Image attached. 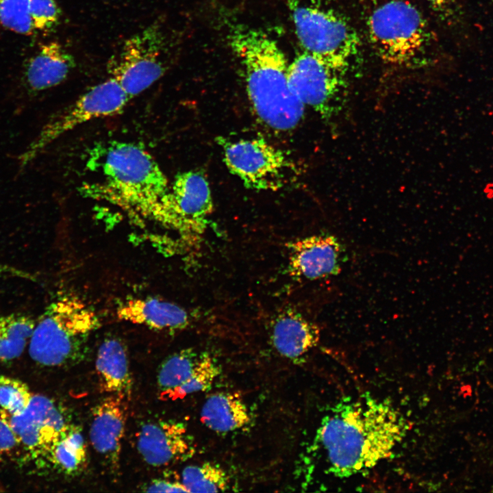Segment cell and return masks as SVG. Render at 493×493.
Listing matches in <instances>:
<instances>
[{
  "instance_id": "23",
  "label": "cell",
  "mask_w": 493,
  "mask_h": 493,
  "mask_svg": "<svg viewBox=\"0 0 493 493\" xmlns=\"http://www.w3.org/2000/svg\"><path fill=\"white\" fill-rule=\"evenodd\" d=\"M47 456L58 469L66 475L81 471L86 462V446L81 431L71 426Z\"/></svg>"
},
{
  "instance_id": "7",
  "label": "cell",
  "mask_w": 493,
  "mask_h": 493,
  "mask_svg": "<svg viewBox=\"0 0 493 493\" xmlns=\"http://www.w3.org/2000/svg\"><path fill=\"white\" fill-rule=\"evenodd\" d=\"M129 99L112 77L84 92L73 103L53 116L19 155L23 168L49 144L65 133L89 121L120 112Z\"/></svg>"
},
{
  "instance_id": "10",
  "label": "cell",
  "mask_w": 493,
  "mask_h": 493,
  "mask_svg": "<svg viewBox=\"0 0 493 493\" xmlns=\"http://www.w3.org/2000/svg\"><path fill=\"white\" fill-rule=\"evenodd\" d=\"M219 142L227 168L248 188L277 190L285 185L290 163L279 149L258 138Z\"/></svg>"
},
{
  "instance_id": "31",
  "label": "cell",
  "mask_w": 493,
  "mask_h": 493,
  "mask_svg": "<svg viewBox=\"0 0 493 493\" xmlns=\"http://www.w3.org/2000/svg\"><path fill=\"white\" fill-rule=\"evenodd\" d=\"M431 8L443 18L453 16L459 8L461 0H426Z\"/></svg>"
},
{
  "instance_id": "2",
  "label": "cell",
  "mask_w": 493,
  "mask_h": 493,
  "mask_svg": "<svg viewBox=\"0 0 493 493\" xmlns=\"http://www.w3.org/2000/svg\"><path fill=\"white\" fill-rule=\"evenodd\" d=\"M228 40L243 68L246 94L258 120L278 132L295 129L305 105L290 88L289 63L278 42L262 29L244 25L233 27Z\"/></svg>"
},
{
  "instance_id": "27",
  "label": "cell",
  "mask_w": 493,
  "mask_h": 493,
  "mask_svg": "<svg viewBox=\"0 0 493 493\" xmlns=\"http://www.w3.org/2000/svg\"><path fill=\"white\" fill-rule=\"evenodd\" d=\"M0 24L17 34H33L36 30L30 14L29 0H0Z\"/></svg>"
},
{
  "instance_id": "6",
  "label": "cell",
  "mask_w": 493,
  "mask_h": 493,
  "mask_svg": "<svg viewBox=\"0 0 493 493\" xmlns=\"http://www.w3.org/2000/svg\"><path fill=\"white\" fill-rule=\"evenodd\" d=\"M295 33L303 51L347 71L360 40L355 29L330 8L305 0H289Z\"/></svg>"
},
{
  "instance_id": "22",
  "label": "cell",
  "mask_w": 493,
  "mask_h": 493,
  "mask_svg": "<svg viewBox=\"0 0 493 493\" xmlns=\"http://www.w3.org/2000/svg\"><path fill=\"white\" fill-rule=\"evenodd\" d=\"M199 355L188 348L174 353L163 361L157 374L160 399L166 401L168 396L190 377Z\"/></svg>"
},
{
  "instance_id": "9",
  "label": "cell",
  "mask_w": 493,
  "mask_h": 493,
  "mask_svg": "<svg viewBox=\"0 0 493 493\" xmlns=\"http://www.w3.org/2000/svg\"><path fill=\"white\" fill-rule=\"evenodd\" d=\"M164 37L154 23L125 40L117 56L110 61L111 77L129 100L160 79L166 71Z\"/></svg>"
},
{
  "instance_id": "3",
  "label": "cell",
  "mask_w": 493,
  "mask_h": 493,
  "mask_svg": "<svg viewBox=\"0 0 493 493\" xmlns=\"http://www.w3.org/2000/svg\"><path fill=\"white\" fill-rule=\"evenodd\" d=\"M92 161L103 182L89 193L157 220L170 185L153 157L132 142H110L93 153Z\"/></svg>"
},
{
  "instance_id": "12",
  "label": "cell",
  "mask_w": 493,
  "mask_h": 493,
  "mask_svg": "<svg viewBox=\"0 0 493 493\" xmlns=\"http://www.w3.org/2000/svg\"><path fill=\"white\" fill-rule=\"evenodd\" d=\"M21 447L32 458L47 456L53 446L71 427L59 406L51 399L34 394L25 411L18 416L1 412Z\"/></svg>"
},
{
  "instance_id": "19",
  "label": "cell",
  "mask_w": 493,
  "mask_h": 493,
  "mask_svg": "<svg viewBox=\"0 0 493 493\" xmlns=\"http://www.w3.org/2000/svg\"><path fill=\"white\" fill-rule=\"evenodd\" d=\"M95 368L102 392L129 400L132 379L127 348L120 338L110 336L102 341L97 351Z\"/></svg>"
},
{
  "instance_id": "17",
  "label": "cell",
  "mask_w": 493,
  "mask_h": 493,
  "mask_svg": "<svg viewBox=\"0 0 493 493\" xmlns=\"http://www.w3.org/2000/svg\"><path fill=\"white\" fill-rule=\"evenodd\" d=\"M118 319L157 331H177L187 328L192 316L183 307L153 297L131 298L116 310Z\"/></svg>"
},
{
  "instance_id": "20",
  "label": "cell",
  "mask_w": 493,
  "mask_h": 493,
  "mask_svg": "<svg viewBox=\"0 0 493 493\" xmlns=\"http://www.w3.org/2000/svg\"><path fill=\"white\" fill-rule=\"evenodd\" d=\"M247 406L236 394L218 392L204 403L201 420L210 429L227 433L240 429L251 421Z\"/></svg>"
},
{
  "instance_id": "25",
  "label": "cell",
  "mask_w": 493,
  "mask_h": 493,
  "mask_svg": "<svg viewBox=\"0 0 493 493\" xmlns=\"http://www.w3.org/2000/svg\"><path fill=\"white\" fill-rule=\"evenodd\" d=\"M220 373V367L215 358L207 353L201 354L190 377L173 390L166 401L182 399L190 394L208 390Z\"/></svg>"
},
{
  "instance_id": "11",
  "label": "cell",
  "mask_w": 493,
  "mask_h": 493,
  "mask_svg": "<svg viewBox=\"0 0 493 493\" xmlns=\"http://www.w3.org/2000/svg\"><path fill=\"white\" fill-rule=\"evenodd\" d=\"M213 212L209 183L197 171L177 175L164 198L157 222L183 236H200Z\"/></svg>"
},
{
  "instance_id": "16",
  "label": "cell",
  "mask_w": 493,
  "mask_h": 493,
  "mask_svg": "<svg viewBox=\"0 0 493 493\" xmlns=\"http://www.w3.org/2000/svg\"><path fill=\"white\" fill-rule=\"evenodd\" d=\"M318 325L292 307L278 312L271 323L270 339L275 350L288 359L305 356L318 343Z\"/></svg>"
},
{
  "instance_id": "14",
  "label": "cell",
  "mask_w": 493,
  "mask_h": 493,
  "mask_svg": "<svg viewBox=\"0 0 493 493\" xmlns=\"http://www.w3.org/2000/svg\"><path fill=\"white\" fill-rule=\"evenodd\" d=\"M136 444L144 462L157 467L185 460L194 452L185 425L173 420L143 424L138 432Z\"/></svg>"
},
{
  "instance_id": "1",
  "label": "cell",
  "mask_w": 493,
  "mask_h": 493,
  "mask_svg": "<svg viewBox=\"0 0 493 493\" xmlns=\"http://www.w3.org/2000/svg\"><path fill=\"white\" fill-rule=\"evenodd\" d=\"M408 429L405 417L390 402L366 393L336 405L323 418L318 438L328 471L345 478L367 472L390 457Z\"/></svg>"
},
{
  "instance_id": "18",
  "label": "cell",
  "mask_w": 493,
  "mask_h": 493,
  "mask_svg": "<svg viewBox=\"0 0 493 493\" xmlns=\"http://www.w3.org/2000/svg\"><path fill=\"white\" fill-rule=\"evenodd\" d=\"M75 66V60L61 44L49 42L42 45L25 66L23 85L34 94L63 82Z\"/></svg>"
},
{
  "instance_id": "24",
  "label": "cell",
  "mask_w": 493,
  "mask_h": 493,
  "mask_svg": "<svg viewBox=\"0 0 493 493\" xmlns=\"http://www.w3.org/2000/svg\"><path fill=\"white\" fill-rule=\"evenodd\" d=\"M181 483L188 492H224L229 488L227 472L210 462L186 467L181 473Z\"/></svg>"
},
{
  "instance_id": "4",
  "label": "cell",
  "mask_w": 493,
  "mask_h": 493,
  "mask_svg": "<svg viewBox=\"0 0 493 493\" xmlns=\"http://www.w3.org/2000/svg\"><path fill=\"white\" fill-rule=\"evenodd\" d=\"M100 324L96 312L81 299L60 296L36 322L28 345L29 356L44 366L75 364L85 357L88 338Z\"/></svg>"
},
{
  "instance_id": "13",
  "label": "cell",
  "mask_w": 493,
  "mask_h": 493,
  "mask_svg": "<svg viewBox=\"0 0 493 493\" xmlns=\"http://www.w3.org/2000/svg\"><path fill=\"white\" fill-rule=\"evenodd\" d=\"M288 268L301 281H314L338 275L345 263L346 248L334 235L320 233L286 244Z\"/></svg>"
},
{
  "instance_id": "5",
  "label": "cell",
  "mask_w": 493,
  "mask_h": 493,
  "mask_svg": "<svg viewBox=\"0 0 493 493\" xmlns=\"http://www.w3.org/2000/svg\"><path fill=\"white\" fill-rule=\"evenodd\" d=\"M368 31L380 58L400 66L419 61L431 40L422 14L404 0H392L377 8L368 20Z\"/></svg>"
},
{
  "instance_id": "32",
  "label": "cell",
  "mask_w": 493,
  "mask_h": 493,
  "mask_svg": "<svg viewBox=\"0 0 493 493\" xmlns=\"http://www.w3.org/2000/svg\"><path fill=\"white\" fill-rule=\"evenodd\" d=\"M0 273H8V274H13L16 276H21V277H27V274L23 273L21 270H16L14 268H11L10 267H8L6 266L0 265Z\"/></svg>"
},
{
  "instance_id": "30",
  "label": "cell",
  "mask_w": 493,
  "mask_h": 493,
  "mask_svg": "<svg viewBox=\"0 0 493 493\" xmlns=\"http://www.w3.org/2000/svg\"><path fill=\"white\" fill-rule=\"evenodd\" d=\"M144 488L147 492H188L182 483L167 479H154Z\"/></svg>"
},
{
  "instance_id": "28",
  "label": "cell",
  "mask_w": 493,
  "mask_h": 493,
  "mask_svg": "<svg viewBox=\"0 0 493 493\" xmlns=\"http://www.w3.org/2000/svg\"><path fill=\"white\" fill-rule=\"evenodd\" d=\"M36 30L49 31L59 23L60 10L54 0H29Z\"/></svg>"
},
{
  "instance_id": "29",
  "label": "cell",
  "mask_w": 493,
  "mask_h": 493,
  "mask_svg": "<svg viewBox=\"0 0 493 493\" xmlns=\"http://www.w3.org/2000/svg\"><path fill=\"white\" fill-rule=\"evenodd\" d=\"M21 444L8 422L0 416V458L9 457L18 449Z\"/></svg>"
},
{
  "instance_id": "8",
  "label": "cell",
  "mask_w": 493,
  "mask_h": 493,
  "mask_svg": "<svg viewBox=\"0 0 493 493\" xmlns=\"http://www.w3.org/2000/svg\"><path fill=\"white\" fill-rule=\"evenodd\" d=\"M346 75V71L303 50L288 68L292 92L327 121L336 118L344 108Z\"/></svg>"
},
{
  "instance_id": "21",
  "label": "cell",
  "mask_w": 493,
  "mask_h": 493,
  "mask_svg": "<svg viewBox=\"0 0 493 493\" xmlns=\"http://www.w3.org/2000/svg\"><path fill=\"white\" fill-rule=\"evenodd\" d=\"M36 323L31 316L22 313L0 316V362L21 356L29 345Z\"/></svg>"
},
{
  "instance_id": "15",
  "label": "cell",
  "mask_w": 493,
  "mask_h": 493,
  "mask_svg": "<svg viewBox=\"0 0 493 493\" xmlns=\"http://www.w3.org/2000/svg\"><path fill=\"white\" fill-rule=\"evenodd\" d=\"M127 412L126 400L114 394L104 399L92 412L90 442L114 468L118 465Z\"/></svg>"
},
{
  "instance_id": "26",
  "label": "cell",
  "mask_w": 493,
  "mask_h": 493,
  "mask_svg": "<svg viewBox=\"0 0 493 493\" xmlns=\"http://www.w3.org/2000/svg\"><path fill=\"white\" fill-rule=\"evenodd\" d=\"M27 384L23 381L0 375V407L1 412L10 416L23 414L33 397Z\"/></svg>"
}]
</instances>
